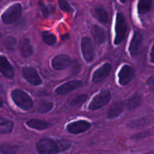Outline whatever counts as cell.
<instances>
[{"label":"cell","mask_w":154,"mask_h":154,"mask_svg":"<svg viewBox=\"0 0 154 154\" xmlns=\"http://www.w3.org/2000/svg\"><path fill=\"white\" fill-rule=\"evenodd\" d=\"M38 5H39V6H40V8H41V10H42L43 16L45 17H48L49 16V14H50L49 9H48V6L45 5L42 0H40V1L38 2Z\"/></svg>","instance_id":"cell-30"},{"label":"cell","mask_w":154,"mask_h":154,"mask_svg":"<svg viewBox=\"0 0 154 154\" xmlns=\"http://www.w3.org/2000/svg\"><path fill=\"white\" fill-rule=\"evenodd\" d=\"M18 147L12 144H2L0 146V152L4 153H14L17 151Z\"/></svg>","instance_id":"cell-27"},{"label":"cell","mask_w":154,"mask_h":154,"mask_svg":"<svg viewBox=\"0 0 154 154\" xmlns=\"http://www.w3.org/2000/svg\"><path fill=\"white\" fill-rule=\"evenodd\" d=\"M91 124L86 120H78L72 122L66 126V130L71 134H80L88 130Z\"/></svg>","instance_id":"cell-8"},{"label":"cell","mask_w":154,"mask_h":154,"mask_svg":"<svg viewBox=\"0 0 154 154\" xmlns=\"http://www.w3.org/2000/svg\"><path fill=\"white\" fill-rule=\"evenodd\" d=\"M22 13V5L20 3H15L8 8L2 14L1 18L5 24H11L17 20Z\"/></svg>","instance_id":"cell-4"},{"label":"cell","mask_w":154,"mask_h":154,"mask_svg":"<svg viewBox=\"0 0 154 154\" xmlns=\"http://www.w3.org/2000/svg\"><path fill=\"white\" fill-rule=\"evenodd\" d=\"M61 38L63 39V40H67L68 38H69V34L63 35H62Z\"/></svg>","instance_id":"cell-34"},{"label":"cell","mask_w":154,"mask_h":154,"mask_svg":"<svg viewBox=\"0 0 154 154\" xmlns=\"http://www.w3.org/2000/svg\"><path fill=\"white\" fill-rule=\"evenodd\" d=\"M71 65V59L69 56L60 54L54 57L52 60V67L56 70L66 69Z\"/></svg>","instance_id":"cell-12"},{"label":"cell","mask_w":154,"mask_h":154,"mask_svg":"<svg viewBox=\"0 0 154 154\" xmlns=\"http://www.w3.org/2000/svg\"><path fill=\"white\" fill-rule=\"evenodd\" d=\"M14 127V123L10 120L0 117V134L10 133Z\"/></svg>","instance_id":"cell-19"},{"label":"cell","mask_w":154,"mask_h":154,"mask_svg":"<svg viewBox=\"0 0 154 154\" xmlns=\"http://www.w3.org/2000/svg\"><path fill=\"white\" fill-rule=\"evenodd\" d=\"M151 4L150 0H140L138 4V13L141 14L148 13L151 8Z\"/></svg>","instance_id":"cell-22"},{"label":"cell","mask_w":154,"mask_h":154,"mask_svg":"<svg viewBox=\"0 0 154 154\" xmlns=\"http://www.w3.org/2000/svg\"><path fill=\"white\" fill-rule=\"evenodd\" d=\"M0 72L8 78H13L14 72L11 64L5 57L0 55Z\"/></svg>","instance_id":"cell-14"},{"label":"cell","mask_w":154,"mask_h":154,"mask_svg":"<svg viewBox=\"0 0 154 154\" xmlns=\"http://www.w3.org/2000/svg\"><path fill=\"white\" fill-rule=\"evenodd\" d=\"M81 51L84 56V60L87 63H91L94 60V48H93V44L91 40L88 37H84L81 39Z\"/></svg>","instance_id":"cell-7"},{"label":"cell","mask_w":154,"mask_h":154,"mask_svg":"<svg viewBox=\"0 0 154 154\" xmlns=\"http://www.w3.org/2000/svg\"><path fill=\"white\" fill-rule=\"evenodd\" d=\"M71 145V143L68 141H55L52 138H44L38 141L36 149L42 154L57 153L66 151Z\"/></svg>","instance_id":"cell-1"},{"label":"cell","mask_w":154,"mask_h":154,"mask_svg":"<svg viewBox=\"0 0 154 154\" xmlns=\"http://www.w3.org/2000/svg\"><path fill=\"white\" fill-rule=\"evenodd\" d=\"M142 41L143 38L141 33L139 32H135L129 45V52L132 57H135L138 55L142 46Z\"/></svg>","instance_id":"cell-11"},{"label":"cell","mask_w":154,"mask_h":154,"mask_svg":"<svg viewBox=\"0 0 154 154\" xmlns=\"http://www.w3.org/2000/svg\"><path fill=\"white\" fill-rule=\"evenodd\" d=\"M135 69L129 65H125L120 69L118 73L119 83L120 85L125 86L129 84L133 78Z\"/></svg>","instance_id":"cell-9"},{"label":"cell","mask_w":154,"mask_h":154,"mask_svg":"<svg viewBox=\"0 0 154 154\" xmlns=\"http://www.w3.org/2000/svg\"><path fill=\"white\" fill-rule=\"evenodd\" d=\"M4 46L6 49L9 51H13L17 46V39L11 36L5 38L4 40Z\"/></svg>","instance_id":"cell-26"},{"label":"cell","mask_w":154,"mask_h":154,"mask_svg":"<svg viewBox=\"0 0 154 154\" xmlns=\"http://www.w3.org/2000/svg\"><path fill=\"white\" fill-rule=\"evenodd\" d=\"M58 3L59 5H60V8H61V10L63 11H73V8H72V6L69 5V2H68L67 0H58Z\"/></svg>","instance_id":"cell-28"},{"label":"cell","mask_w":154,"mask_h":154,"mask_svg":"<svg viewBox=\"0 0 154 154\" xmlns=\"http://www.w3.org/2000/svg\"><path fill=\"white\" fill-rule=\"evenodd\" d=\"M127 23L123 14L117 13L115 24V38L114 45H118L122 43L127 34Z\"/></svg>","instance_id":"cell-3"},{"label":"cell","mask_w":154,"mask_h":154,"mask_svg":"<svg viewBox=\"0 0 154 154\" xmlns=\"http://www.w3.org/2000/svg\"><path fill=\"white\" fill-rule=\"evenodd\" d=\"M0 1H2V0H0Z\"/></svg>","instance_id":"cell-38"},{"label":"cell","mask_w":154,"mask_h":154,"mask_svg":"<svg viewBox=\"0 0 154 154\" xmlns=\"http://www.w3.org/2000/svg\"><path fill=\"white\" fill-rule=\"evenodd\" d=\"M11 98L14 102L21 109L24 111H29L33 106V102L32 98L21 90H13L11 92Z\"/></svg>","instance_id":"cell-2"},{"label":"cell","mask_w":154,"mask_h":154,"mask_svg":"<svg viewBox=\"0 0 154 154\" xmlns=\"http://www.w3.org/2000/svg\"><path fill=\"white\" fill-rule=\"evenodd\" d=\"M150 57H151V62L154 63V45L153 46V48H152L151 54H150Z\"/></svg>","instance_id":"cell-33"},{"label":"cell","mask_w":154,"mask_h":154,"mask_svg":"<svg viewBox=\"0 0 154 154\" xmlns=\"http://www.w3.org/2000/svg\"><path fill=\"white\" fill-rule=\"evenodd\" d=\"M87 99H88V96L87 94H81L72 99L69 102V104L72 107L80 106L83 103H84Z\"/></svg>","instance_id":"cell-25"},{"label":"cell","mask_w":154,"mask_h":154,"mask_svg":"<svg viewBox=\"0 0 154 154\" xmlns=\"http://www.w3.org/2000/svg\"><path fill=\"white\" fill-rule=\"evenodd\" d=\"M145 123H146L145 119H140V120H136L131 122V123H129V126L132 128H139L141 127V126H144Z\"/></svg>","instance_id":"cell-29"},{"label":"cell","mask_w":154,"mask_h":154,"mask_svg":"<svg viewBox=\"0 0 154 154\" xmlns=\"http://www.w3.org/2000/svg\"><path fill=\"white\" fill-rule=\"evenodd\" d=\"M120 1L122 3H125V2H126V1H127V0H120Z\"/></svg>","instance_id":"cell-35"},{"label":"cell","mask_w":154,"mask_h":154,"mask_svg":"<svg viewBox=\"0 0 154 154\" xmlns=\"http://www.w3.org/2000/svg\"><path fill=\"white\" fill-rule=\"evenodd\" d=\"M19 49L21 53V55L25 58H29L33 54L32 45L30 40L26 38H22L20 41L19 44Z\"/></svg>","instance_id":"cell-16"},{"label":"cell","mask_w":154,"mask_h":154,"mask_svg":"<svg viewBox=\"0 0 154 154\" xmlns=\"http://www.w3.org/2000/svg\"><path fill=\"white\" fill-rule=\"evenodd\" d=\"M147 132H141V133H138V134H136V135H133V137L132 138H144V137H145L146 135H147Z\"/></svg>","instance_id":"cell-32"},{"label":"cell","mask_w":154,"mask_h":154,"mask_svg":"<svg viewBox=\"0 0 154 154\" xmlns=\"http://www.w3.org/2000/svg\"><path fill=\"white\" fill-rule=\"evenodd\" d=\"M111 68H112V66L110 63H105L103 66L99 68L93 74V82L95 84H98V83L103 81L105 78H106L109 75L111 71Z\"/></svg>","instance_id":"cell-13"},{"label":"cell","mask_w":154,"mask_h":154,"mask_svg":"<svg viewBox=\"0 0 154 154\" xmlns=\"http://www.w3.org/2000/svg\"><path fill=\"white\" fill-rule=\"evenodd\" d=\"M91 33L96 45H100L105 42L106 35L103 29L98 25H93L91 29Z\"/></svg>","instance_id":"cell-17"},{"label":"cell","mask_w":154,"mask_h":154,"mask_svg":"<svg viewBox=\"0 0 154 154\" xmlns=\"http://www.w3.org/2000/svg\"><path fill=\"white\" fill-rule=\"evenodd\" d=\"M93 16L96 18L99 21L103 23H106L108 22V19H109V16L108 14L103 8H95L94 11H93Z\"/></svg>","instance_id":"cell-20"},{"label":"cell","mask_w":154,"mask_h":154,"mask_svg":"<svg viewBox=\"0 0 154 154\" xmlns=\"http://www.w3.org/2000/svg\"><path fill=\"white\" fill-rule=\"evenodd\" d=\"M147 84L150 86V87L154 89V77H151L149 78L147 81Z\"/></svg>","instance_id":"cell-31"},{"label":"cell","mask_w":154,"mask_h":154,"mask_svg":"<svg viewBox=\"0 0 154 154\" xmlns=\"http://www.w3.org/2000/svg\"><path fill=\"white\" fill-rule=\"evenodd\" d=\"M22 75L24 79L32 85L38 86L42 84V81L35 68L26 66L22 69Z\"/></svg>","instance_id":"cell-6"},{"label":"cell","mask_w":154,"mask_h":154,"mask_svg":"<svg viewBox=\"0 0 154 154\" xmlns=\"http://www.w3.org/2000/svg\"><path fill=\"white\" fill-rule=\"evenodd\" d=\"M2 106V102L1 99H0V108H1Z\"/></svg>","instance_id":"cell-36"},{"label":"cell","mask_w":154,"mask_h":154,"mask_svg":"<svg viewBox=\"0 0 154 154\" xmlns=\"http://www.w3.org/2000/svg\"><path fill=\"white\" fill-rule=\"evenodd\" d=\"M42 37L44 42L48 45H54L57 42V38H56V36L48 31L42 32Z\"/></svg>","instance_id":"cell-24"},{"label":"cell","mask_w":154,"mask_h":154,"mask_svg":"<svg viewBox=\"0 0 154 154\" xmlns=\"http://www.w3.org/2000/svg\"><path fill=\"white\" fill-rule=\"evenodd\" d=\"M0 38H1V33H0Z\"/></svg>","instance_id":"cell-37"},{"label":"cell","mask_w":154,"mask_h":154,"mask_svg":"<svg viewBox=\"0 0 154 154\" xmlns=\"http://www.w3.org/2000/svg\"><path fill=\"white\" fill-rule=\"evenodd\" d=\"M26 125L32 129H37L42 131L48 129L51 126V123L45 120H38V119H32L26 122Z\"/></svg>","instance_id":"cell-18"},{"label":"cell","mask_w":154,"mask_h":154,"mask_svg":"<svg viewBox=\"0 0 154 154\" xmlns=\"http://www.w3.org/2000/svg\"><path fill=\"white\" fill-rule=\"evenodd\" d=\"M111 99V93L108 90H104L94 96L89 105L88 108L90 111H96L105 106Z\"/></svg>","instance_id":"cell-5"},{"label":"cell","mask_w":154,"mask_h":154,"mask_svg":"<svg viewBox=\"0 0 154 154\" xmlns=\"http://www.w3.org/2000/svg\"><path fill=\"white\" fill-rule=\"evenodd\" d=\"M141 103V98L138 95L132 96L126 102V107L128 110H133L138 108Z\"/></svg>","instance_id":"cell-23"},{"label":"cell","mask_w":154,"mask_h":154,"mask_svg":"<svg viewBox=\"0 0 154 154\" xmlns=\"http://www.w3.org/2000/svg\"><path fill=\"white\" fill-rule=\"evenodd\" d=\"M83 84L82 81H78V80H75V81H71L69 82L66 83V84H63V85L57 87L55 90V93L57 95H66L68 94L70 92L74 91V90H77L81 87Z\"/></svg>","instance_id":"cell-10"},{"label":"cell","mask_w":154,"mask_h":154,"mask_svg":"<svg viewBox=\"0 0 154 154\" xmlns=\"http://www.w3.org/2000/svg\"><path fill=\"white\" fill-rule=\"evenodd\" d=\"M125 109V104L121 101H117L114 102L111 108L108 109L107 113V118L108 119H114L116 117L121 115Z\"/></svg>","instance_id":"cell-15"},{"label":"cell","mask_w":154,"mask_h":154,"mask_svg":"<svg viewBox=\"0 0 154 154\" xmlns=\"http://www.w3.org/2000/svg\"><path fill=\"white\" fill-rule=\"evenodd\" d=\"M54 108V103L51 101L42 100L38 102L36 111L39 113H48Z\"/></svg>","instance_id":"cell-21"}]
</instances>
